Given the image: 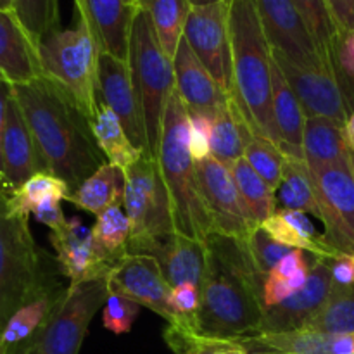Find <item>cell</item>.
<instances>
[{"label": "cell", "instance_id": "obj_1", "mask_svg": "<svg viewBox=\"0 0 354 354\" xmlns=\"http://www.w3.org/2000/svg\"><path fill=\"white\" fill-rule=\"evenodd\" d=\"M12 95L33 135L44 171L64 180L71 192L106 165L92 123L59 83L41 75L12 86Z\"/></svg>", "mask_w": 354, "mask_h": 354}, {"label": "cell", "instance_id": "obj_2", "mask_svg": "<svg viewBox=\"0 0 354 354\" xmlns=\"http://www.w3.org/2000/svg\"><path fill=\"white\" fill-rule=\"evenodd\" d=\"M265 280L244 241L211 235L201 283L199 335L237 341L256 334L266 310Z\"/></svg>", "mask_w": 354, "mask_h": 354}, {"label": "cell", "instance_id": "obj_3", "mask_svg": "<svg viewBox=\"0 0 354 354\" xmlns=\"http://www.w3.org/2000/svg\"><path fill=\"white\" fill-rule=\"evenodd\" d=\"M232 97L252 133L280 147L273 118V55L254 0H228Z\"/></svg>", "mask_w": 354, "mask_h": 354}, {"label": "cell", "instance_id": "obj_4", "mask_svg": "<svg viewBox=\"0 0 354 354\" xmlns=\"http://www.w3.org/2000/svg\"><path fill=\"white\" fill-rule=\"evenodd\" d=\"M156 158L171 201L176 232L206 244L216 230L204 201L196 161L189 151V113L176 88L166 106Z\"/></svg>", "mask_w": 354, "mask_h": 354}, {"label": "cell", "instance_id": "obj_5", "mask_svg": "<svg viewBox=\"0 0 354 354\" xmlns=\"http://www.w3.org/2000/svg\"><path fill=\"white\" fill-rule=\"evenodd\" d=\"M55 282L52 259L35 242L28 218L12 213L0 190V332L21 306Z\"/></svg>", "mask_w": 354, "mask_h": 354}, {"label": "cell", "instance_id": "obj_6", "mask_svg": "<svg viewBox=\"0 0 354 354\" xmlns=\"http://www.w3.org/2000/svg\"><path fill=\"white\" fill-rule=\"evenodd\" d=\"M127 62L144 114L149 154L156 158L161 140L162 118L169 95L175 90V69L173 59L159 44L151 14L140 6H135L131 19Z\"/></svg>", "mask_w": 354, "mask_h": 354}, {"label": "cell", "instance_id": "obj_7", "mask_svg": "<svg viewBox=\"0 0 354 354\" xmlns=\"http://www.w3.org/2000/svg\"><path fill=\"white\" fill-rule=\"evenodd\" d=\"M41 75L68 90L92 123L99 106L100 50L85 21L76 17L68 30H54L38 45Z\"/></svg>", "mask_w": 354, "mask_h": 354}, {"label": "cell", "instance_id": "obj_8", "mask_svg": "<svg viewBox=\"0 0 354 354\" xmlns=\"http://www.w3.org/2000/svg\"><path fill=\"white\" fill-rule=\"evenodd\" d=\"M130 220V241L161 239L178 234L173 221L171 201L162 180L158 158L145 154L127 171L123 199Z\"/></svg>", "mask_w": 354, "mask_h": 354}, {"label": "cell", "instance_id": "obj_9", "mask_svg": "<svg viewBox=\"0 0 354 354\" xmlns=\"http://www.w3.org/2000/svg\"><path fill=\"white\" fill-rule=\"evenodd\" d=\"M106 279L68 286L66 296L31 344L38 354H80L97 311L109 297Z\"/></svg>", "mask_w": 354, "mask_h": 354}, {"label": "cell", "instance_id": "obj_10", "mask_svg": "<svg viewBox=\"0 0 354 354\" xmlns=\"http://www.w3.org/2000/svg\"><path fill=\"white\" fill-rule=\"evenodd\" d=\"M272 54L287 83L299 99L306 118H328L341 124L348 123L349 116L354 113L353 100L349 97L351 90L337 66L320 64L303 68L279 52L272 50Z\"/></svg>", "mask_w": 354, "mask_h": 354}, {"label": "cell", "instance_id": "obj_11", "mask_svg": "<svg viewBox=\"0 0 354 354\" xmlns=\"http://www.w3.org/2000/svg\"><path fill=\"white\" fill-rule=\"evenodd\" d=\"M324 239L337 254H354V159L311 171Z\"/></svg>", "mask_w": 354, "mask_h": 354}, {"label": "cell", "instance_id": "obj_12", "mask_svg": "<svg viewBox=\"0 0 354 354\" xmlns=\"http://www.w3.org/2000/svg\"><path fill=\"white\" fill-rule=\"evenodd\" d=\"M183 38L218 85L232 95V44L228 0L192 7Z\"/></svg>", "mask_w": 354, "mask_h": 354}, {"label": "cell", "instance_id": "obj_13", "mask_svg": "<svg viewBox=\"0 0 354 354\" xmlns=\"http://www.w3.org/2000/svg\"><path fill=\"white\" fill-rule=\"evenodd\" d=\"M196 166L216 234L235 241H248L254 227L245 213L230 166L218 161L213 156L196 162Z\"/></svg>", "mask_w": 354, "mask_h": 354}, {"label": "cell", "instance_id": "obj_14", "mask_svg": "<svg viewBox=\"0 0 354 354\" xmlns=\"http://www.w3.org/2000/svg\"><path fill=\"white\" fill-rule=\"evenodd\" d=\"M254 3L273 52L286 55L289 61L303 68L334 64L324 61L313 37L290 0H254Z\"/></svg>", "mask_w": 354, "mask_h": 354}, {"label": "cell", "instance_id": "obj_15", "mask_svg": "<svg viewBox=\"0 0 354 354\" xmlns=\"http://www.w3.org/2000/svg\"><path fill=\"white\" fill-rule=\"evenodd\" d=\"M111 294L124 296L140 306L154 311L168 322L175 324L169 308L171 287L166 282L158 261L151 256L128 254L121 259L106 277Z\"/></svg>", "mask_w": 354, "mask_h": 354}, {"label": "cell", "instance_id": "obj_16", "mask_svg": "<svg viewBox=\"0 0 354 354\" xmlns=\"http://www.w3.org/2000/svg\"><path fill=\"white\" fill-rule=\"evenodd\" d=\"M334 294L330 266L327 259H313L308 282L294 296L280 304L266 308L256 334H280L303 330Z\"/></svg>", "mask_w": 354, "mask_h": 354}, {"label": "cell", "instance_id": "obj_17", "mask_svg": "<svg viewBox=\"0 0 354 354\" xmlns=\"http://www.w3.org/2000/svg\"><path fill=\"white\" fill-rule=\"evenodd\" d=\"M99 99L116 114L131 144L149 154L144 114L131 83L128 62L106 52L99 55Z\"/></svg>", "mask_w": 354, "mask_h": 354}, {"label": "cell", "instance_id": "obj_18", "mask_svg": "<svg viewBox=\"0 0 354 354\" xmlns=\"http://www.w3.org/2000/svg\"><path fill=\"white\" fill-rule=\"evenodd\" d=\"M128 254L154 258L171 289L182 283H192L201 289L206 268V244L203 242L180 234L161 239L130 241Z\"/></svg>", "mask_w": 354, "mask_h": 354}, {"label": "cell", "instance_id": "obj_19", "mask_svg": "<svg viewBox=\"0 0 354 354\" xmlns=\"http://www.w3.org/2000/svg\"><path fill=\"white\" fill-rule=\"evenodd\" d=\"M50 244L59 270L69 280L68 286L106 279L111 272L97 252L92 228L85 227L78 216L69 218L59 230L50 232Z\"/></svg>", "mask_w": 354, "mask_h": 354}, {"label": "cell", "instance_id": "obj_20", "mask_svg": "<svg viewBox=\"0 0 354 354\" xmlns=\"http://www.w3.org/2000/svg\"><path fill=\"white\" fill-rule=\"evenodd\" d=\"M2 192L10 196L24 182L44 171L33 135L28 128L19 104L10 95L2 140Z\"/></svg>", "mask_w": 354, "mask_h": 354}, {"label": "cell", "instance_id": "obj_21", "mask_svg": "<svg viewBox=\"0 0 354 354\" xmlns=\"http://www.w3.org/2000/svg\"><path fill=\"white\" fill-rule=\"evenodd\" d=\"M75 6L99 50L127 61L135 6H130L127 0H75Z\"/></svg>", "mask_w": 354, "mask_h": 354}, {"label": "cell", "instance_id": "obj_22", "mask_svg": "<svg viewBox=\"0 0 354 354\" xmlns=\"http://www.w3.org/2000/svg\"><path fill=\"white\" fill-rule=\"evenodd\" d=\"M173 69L175 88L185 104L187 113H199L213 118L218 107L230 97L197 59L185 38H182L176 48Z\"/></svg>", "mask_w": 354, "mask_h": 354}, {"label": "cell", "instance_id": "obj_23", "mask_svg": "<svg viewBox=\"0 0 354 354\" xmlns=\"http://www.w3.org/2000/svg\"><path fill=\"white\" fill-rule=\"evenodd\" d=\"M248 354H354V332L294 330L237 339Z\"/></svg>", "mask_w": 354, "mask_h": 354}, {"label": "cell", "instance_id": "obj_24", "mask_svg": "<svg viewBox=\"0 0 354 354\" xmlns=\"http://www.w3.org/2000/svg\"><path fill=\"white\" fill-rule=\"evenodd\" d=\"M40 76L37 47L12 10L0 9V82L16 86Z\"/></svg>", "mask_w": 354, "mask_h": 354}, {"label": "cell", "instance_id": "obj_25", "mask_svg": "<svg viewBox=\"0 0 354 354\" xmlns=\"http://www.w3.org/2000/svg\"><path fill=\"white\" fill-rule=\"evenodd\" d=\"M66 290L68 287H62L59 282L52 283L31 297L10 317L3 330L0 332V342L6 354H14L37 339L62 303Z\"/></svg>", "mask_w": 354, "mask_h": 354}, {"label": "cell", "instance_id": "obj_26", "mask_svg": "<svg viewBox=\"0 0 354 354\" xmlns=\"http://www.w3.org/2000/svg\"><path fill=\"white\" fill-rule=\"evenodd\" d=\"M303 158L310 171L354 159L344 124L328 118H306L303 133Z\"/></svg>", "mask_w": 354, "mask_h": 354}, {"label": "cell", "instance_id": "obj_27", "mask_svg": "<svg viewBox=\"0 0 354 354\" xmlns=\"http://www.w3.org/2000/svg\"><path fill=\"white\" fill-rule=\"evenodd\" d=\"M261 227L277 242L289 249L304 251L317 259H334L339 256L325 242L324 234H318L313 221L303 211L277 209Z\"/></svg>", "mask_w": 354, "mask_h": 354}, {"label": "cell", "instance_id": "obj_28", "mask_svg": "<svg viewBox=\"0 0 354 354\" xmlns=\"http://www.w3.org/2000/svg\"><path fill=\"white\" fill-rule=\"evenodd\" d=\"M273 55V54H272ZM273 118L280 137V149L287 156L303 158V133L306 114L296 97L294 90L287 83L286 76L280 71L279 64L273 59Z\"/></svg>", "mask_w": 354, "mask_h": 354}, {"label": "cell", "instance_id": "obj_29", "mask_svg": "<svg viewBox=\"0 0 354 354\" xmlns=\"http://www.w3.org/2000/svg\"><path fill=\"white\" fill-rule=\"evenodd\" d=\"M127 189V173L118 166L106 162L90 175L75 192L69 194L68 203L78 209L99 216L109 207L123 204Z\"/></svg>", "mask_w": 354, "mask_h": 354}, {"label": "cell", "instance_id": "obj_30", "mask_svg": "<svg viewBox=\"0 0 354 354\" xmlns=\"http://www.w3.org/2000/svg\"><path fill=\"white\" fill-rule=\"evenodd\" d=\"M252 130L242 116L234 97H228L225 104L218 107L213 116L211 128V156L227 166L244 158L245 145L252 137Z\"/></svg>", "mask_w": 354, "mask_h": 354}, {"label": "cell", "instance_id": "obj_31", "mask_svg": "<svg viewBox=\"0 0 354 354\" xmlns=\"http://www.w3.org/2000/svg\"><path fill=\"white\" fill-rule=\"evenodd\" d=\"M92 130L107 162L118 166L124 173L145 156L144 151L131 144L116 114L102 100H99L95 116L92 120Z\"/></svg>", "mask_w": 354, "mask_h": 354}, {"label": "cell", "instance_id": "obj_32", "mask_svg": "<svg viewBox=\"0 0 354 354\" xmlns=\"http://www.w3.org/2000/svg\"><path fill=\"white\" fill-rule=\"evenodd\" d=\"M277 209L303 211L318 218L317 196L313 176L304 159L287 156L283 165L282 182L275 192Z\"/></svg>", "mask_w": 354, "mask_h": 354}, {"label": "cell", "instance_id": "obj_33", "mask_svg": "<svg viewBox=\"0 0 354 354\" xmlns=\"http://www.w3.org/2000/svg\"><path fill=\"white\" fill-rule=\"evenodd\" d=\"M230 171L239 194H241L242 204H244L249 221L254 228L261 227L277 211L275 192L251 168L245 158L237 159L234 165H230Z\"/></svg>", "mask_w": 354, "mask_h": 354}, {"label": "cell", "instance_id": "obj_34", "mask_svg": "<svg viewBox=\"0 0 354 354\" xmlns=\"http://www.w3.org/2000/svg\"><path fill=\"white\" fill-rule=\"evenodd\" d=\"M121 206L123 204H116L99 214L92 228L97 252L111 270L128 256V242L131 235L130 220Z\"/></svg>", "mask_w": 354, "mask_h": 354}, {"label": "cell", "instance_id": "obj_35", "mask_svg": "<svg viewBox=\"0 0 354 354\" xmlns=\"http://www.w3.org/2000/svg\"><path fill=\"white\" fill-rule=\"evenodd\" d=\"M135 6L144 7L151 14L159 44L169 57H175L192 9L189 0H137Z\"/></svg>", "mask_w": 354, "mask_h": 354}, {"label": "cell", "instance_id": "obj_36", "mask_svg": "<svg viewBox=\"0 0 354 354\" xmlns=\"http://www.w3.org/2000/svg\"><path fill=\"white\" fill-rule=\"evenodd\" d=\"M69 194H71V190H69L68 183L64 180L48 171H40L31 176L16 192L7 197H9V207L12 213L30 218V214L40 204L47 203L50 199L68 201Z\"/></svg>", "mask_w": 354, "mask_h": 354}, {"label": "cell", "instance_id": "obj_37", "mask_svg": "<svg viewBox=\"0 0 354 354\" xmlns=\"http://www.w3.org/2000/svg\"><path fill=\"white\" fill-rule=\"evenodd\" d=\"M313 37L324 61L335 64V48L341 38L327 0H290Z\"/></svg>", "mask_w": 354, "mask_h": 354}, {"label": "cell", "instance_id": "obj_38", "mask_svg": "<svg viewBox=\"0 0 354 354\" xmlns=\"http://www.w3.org/2000/svg\"><path fill=\"white\" fill-rule=\"evenodd\" d=\"M12 12L37 48L59 28V0H12Z\"/></svg>", "mask_w": 354, "mask_h": 354}, {"label": "cell", "instance_id": "obj_39", "mask_svg": "<svg viewBox=\"0 0 354 354\" xmlns=\"http://www.w3.org/2000/svg\"><path fill=\"white\" fill-rule=\"evenodd\" d=\"M303 330L346 334L354 332V287L334 290L328 303Z\"/></svg>", "mask_w": 354, "mask_h": 354}, {"label": "cell", "instance_id": "obj_40", "mask_svg": "<svg viewBox=\"0 0 354 354\" xmlns=\"http://www.w3.org/2000/svg\"><path fill=\"white\" fill-rule=\"evenodd\" d=\"M245 161L251 165V168L265 180L273 192H277L280 182H282L283 165H286L287 154L266 138L252 135L245 145L244 152Z\"/></svg>", "mask_w": 354, "mask_h": 354}, {"label": "cell", "instance_id": "obj_41", "mask_svg": "<svg viewBox=\"0 0 354 354\" xmlns=\"http://www.w3.org/2000/svg\"><path fill=\"white\" fill-rule=\"evenodd\" d=\"M165 341L173 354H248L239 341L204 337L197 332H187L169 325L165 332Z\"/></svg>", "mask_w": 354, "mask_h": 354}, {"label": "cell", "instance_id": "obj_42", "mask_svg": "<svg viewBox=\"0 0 354 354\" xmlns=\"http://www.w3.org/2000/svg\"><path fill=\"white\" fill-rule=\"evenodd\" d=\"M169 308L175 317V324L169 327L182 328L187 332H197V317L201 308V289L192 283H182L173 287L169 294Z\"/></svg>", "mask_w": 354, "mask_h": 354}, {"label": "cell", "instance_id": "obj_43", "mask_svg": "<svg viewBox=\"0 0 354 354\" xmlns=\"http://www.w3.org/2000/svg\"><path fill=\"white\" fill-rule=\"evenodd\" d=\"M244 242L248 245V251L251 254L252 261H254V265L258 266V270L263 273L265 279L282 261V258H286L292 251V249L277 242L263 227L254 228L248 241Z\"/></svg>", "mask_w": 354, "mask_h": 354}, {"label": "cell", "instance_id": "obj_44", "mask_svg": "<svg viewBox=\"0 0 354 354\" xmlns=\"http://www.w3.org/2000/svg\"><path fill=\"white\" fill-rule=\"evenodd\" d=\"M140 313V304L118 294H109L102 311L104 327L116 335L128 334Z\"/></svg>", "mask_w": 354, "mask_h": 354}, {"label": "cell", "instance_id": "obj_45", "mask_svg": "<svg viewBox=\"0 0 354 354\" xmlns=\"http://www.w3.org/2000/svg\"><path fill=\"white\" fill-rule=\"evenodd\" d=\"M211 128L213 118L199 113H189V151L196 162L211 156Z\"/></svg>", "mask_w": 354, "mask_h": 354}, {"label": "cell", "instance_id": "obj_46", "mask_svg": "<svg viewBox=\"0 0 354 354\" xmlns=\"http://www.w3.org/2000/svg\"><path fill=\"white\" fill-rule=\"evenodd\" d=\"M330 266L334 290H344L354 287V254H339L327 259Z\"/></svg>", "mask_w": 354, "mask_h": 354}, {"label": "cell", "instance_id": "obj_47", "mask_svg": "<svg viewBox=\"0 0 354 354\" xmlns=\"http://www.w3.org/2000/svg\"><path fill=\"white\" fill-rule=\"evenodd\" d=\"M335 66L348 83L354 82V31L341 35L335 48Z\"/></svg>", "mask_w": 354, "mask_h": 354}, {"label": "cell", "instance_id": "obj_48", "mask_svg": "<svg viewBox=\"0 0 354 354\" xmlns=\"http://www.w3.org/2000/svg\"><path fill=\"white\" fill-rule=\"evenodd\" d=\"M31 214L35 216V220L40 221V223L45 225V227H48V230L50 232L59 230V228L68 221V218H66L64 213H62L61 201L57 199H50L47 201V203L40 204V206H38Z\"/></svg>", "mask_w": 354, "mask_h": 354}, {"label": "cell", "instance_id": "obj_49", "mask_svg": "<svg viewBox=\"0 0 354 354\" xmlns=\"http://www.w3.org/2000/svg\"><path fill=\"white\" fill-rule=\"evenodd\" d=\"M327 3L339 33L346 35L354 31V0H327Z\"/></svg>", "mask_w": 354, "mask_h": 354}, {"label": "cell", "instance_id": "obj_50", "mask_svg": "<svg viewBox=\"0 0 354 354\" xmlns=\"http://www.w3.org/2000/svg\"><path fill=\"white\" fill-rule=\"evenodd\" d=\"M10 95H12V86L9 83L0 82V190H2V140H3V130H6V116H7V106H9Z\"/></svg>", "mask_w": 354, "mask_h": 354}, {"label": "cell", "instance_id": "obj_51", "mask_svg": "<svg viewBox=\"0 0 354 354\" xmlns=\"http://www.w3.org/2000/svg\"><path fill=\"white\" fill-rule=\"evenodd\" d=\"M344 133H346V140H348L349 149H351V152L354 156V113L349 116L348 123L344 124Z\"/></svg>", "mask_w": 354, "mask_h": 354}, {"label": "cell", "instance_id": "obj_52", "mask_svg": "<svg viewBox=\"0 0 354 354\" xmlns=\"http://www.w3.org/2000/svg\"><path fill=\"white\" fill-rule=\"evenodd\" d=\"M192 7H201V6H209V3L221 2V0H189Z\"/></svg>", "mask_w": 354, "mask_h": 354}, {"label": "cell", "instance_id": "obj_53", "mask_svg": "<svg viewBox=\"0 0 354 354\" xmlns=\"http://www.w3.org/2000/svg\"><path fill=\"white\" fill-rule=\"evenodd\" d=\"M14 354H38V351L33 348V344H28V346L21 348L19 351H16Z\"/></svg>", "mask_w": 354, "mask_h": 354}, {"label": "cell", "instance_id": "obj_54", "mask_svg": "<svg viewBox=\"0 0 354 354\" xmlns=\"http://www.w3.org/2000/svg\"><path fill=\"white\" fill-rule=\"evenodd\" d=\"M0 9L12 10V0H0Z\"/></svg>", "mask_w": 354, "mask_h": 354}, {"label": "cell", "instance_id": "obj_55", "mask_svg": "<svg viewBox=\"0 0 354 354\" xmlns=\"http://www.w3.org/2000/svg\"><path fill=\"white\" fill-rule=\"evenodd\" d=\"M128 3H130V6H135V3H137V0H127Z\"/></svg>", "mask_w": 354, "mask_h": 354}, {"label": "cell", "instance_id": "obj_56", "mask_svg": "<svg viewBox=\"0 0 354 354\" xmlns=\"http://www.w3.org/2000/svg\"><path fill=\"white\" fill-rule=\"evenodd\" d=\"M0 354H6V351H3V348H2V342H0Z\"/></svg>", "mask_w": 354, "mask_h": 354}]
</instances>
